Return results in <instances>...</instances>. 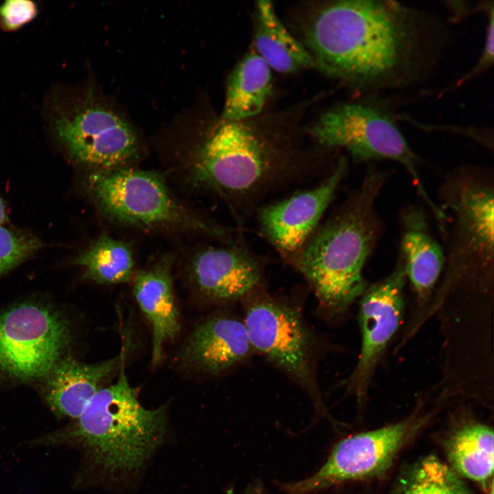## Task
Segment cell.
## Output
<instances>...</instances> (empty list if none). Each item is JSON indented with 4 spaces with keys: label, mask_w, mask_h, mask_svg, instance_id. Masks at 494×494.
<instances>
[{
    "label": "cell",
    "mask_w": 494,
    "mask_h": 494,
    "mask_svg": "<svg viewBox=\"0 0 494 494\" xmlns=\"http://www.w3.org/2000/svg\"><path fill=\"white\" fill-rule=\"evenodd\" d=\"M417 11L398 2L342 0L325 6L307 31L325 73L361 89L412 80L424 58L425 29Z\"/></svg>",
    "instance_id": "cell-1"
},
{
    "label": "cell",
    "mask_w": 494,
    "mask_h": 494,
    "mask_svg": "<svg viewBox=\"0 0 494 494\" xmlns=\"http://www.w3.org/2000/svg\"><path fill=\"white\" fill-rule=\"evenodd\" d=\"M333 162L268 138L242 121H222L198 147L189 170L192 183L227 207L244 229L269 198L292 187L318 181Z\"/></svg>",
    "instance_id": "cell-2"
},
{
    "label": "cell",
    "mask_w": 494,
    "mask_h": 494,
    "mask_svg": "<svg viewBox=\"0 0 494 494\" xmlns=\"http://www.w3.org/2000/svg\"><path fill=\"white\" fill-rule=\"evenodd\" d=\"M388 177L368 168L360 185L285 262L306 281L329 320L344 316L369 285L363 272L381 234L376 202Z\"/></svg>",
    "instance_id": "cell-3"
},
{
    "label": "cell",
    "mask_w": 494,
    "mask_h": 494,
    "mask_svg": "<svg viewBox=\"0 0 494 494\" xmlns=\"http://www.w3.org/2000/svg\"><path fill=\"white\" fill-rule=\"evenodd\" d=\"M165 406L149 410L138 399L125 373V358L117 381L99 388L74 423L30 442L34 446H69L108 475L140 468L163 439Z\"/></svg>",
    "instance_id": "cell-4"
},
{
    "label": "cell",
    "mask_w": 494,
    "mask_h": 494,
    "mask_svg": "<svg viewBox=\"0 0 494 494\" xmlns=\"http://www.w3.org/2000/svg\"><path fill=\"white\" fill-rule=\"evenodd\" d=\"M440 209L450 214L443 293L492 292L494 274V181L489 170L462 167L439 189Z\"/></svg>",
    "instance_id": "cell-5"
},
{
    "label": "cell",
    "mask_w": 494,
    "mask_h": 494,
    "mask_svg": "<svg viewBox=\"0 0 494 494\" xmlns=\"http://www.w3.org/2000/svg\"><path fill=\"white\" fill-rule=\"evenodd\" d=\"M242 319L255 353L263 357L298 386L311 399L315 414L334 424L318 379L321 342L296 305L267 288L242 303ZM336 425V423H335Z\"/></svg>",
    "instance_id": "cell-6"
},
{
    "label": "cell",
    "mask_w": 494,
    "mask_h": 494,
    "mask_svg": "<svg viewBox=\"0 0 494 494\" xmlns=\"http://www.w3.org/2000/svg\"><path fill=\"white\" fill-rule=\"evenodd\" d=\"M86 183L89 194L103 214L121 225L187 228L216 241H227L235 234V228L230 229L188 211L154 172L126 167L92 171Z\"/></svg>",
    "instance_id": "cell-7"
},
{
    "label": "cell",
    "mask_w": 494,
    "mask_h": 494,
    "mask_svg": "<svg viewBox=\"0 0 494 494\" xmlns=\"http://www.w3.org/2000/svg\"><path fill=\"white\" fill-rule=\"evenodd\" d=\"M47 115L51 134L69 157L93 171L123 168L137 154L135 132L110 109L58 92Z\"/></svg>",
    "instance_id": "cell-8"
},
{
    "label": "cell",
    "mask_w": 494,
    "mask_h": 494,
    "mask_svg": "<svg viewBox=\"0 0 494 494\" xmlns=\"http://www.w3.org/2000/svg\"><path fill=\"white\" fill-rule=\"evenodd\" d=\"M311 134L325 148H343L357 161L389 160L399 163L432 212L438 211L423 184L418 156L384 110L368 104H343L324 113Z\"/></svg>",
    "instance_id": "cell-9"
},
{
    "label": "cell",
    "mask_w": 494,
    "mask_h": 494,
    "mask_svg": "<svg viewBox=\"0 0 494 494\" xmlns=\"http://www.w3.org/2000/svg\"><path fill=\"white\" fill-rule=\"evenodd\" d=\"M70 341L66 320L47 306L21 303L0 313V373L28 381L47 377Z\"/></svg>",
    "instance_id": "cell-10"
},
{
    "label": "cell",
    "mask_w": 494,
    "mask_h": 494,
    "mask_svg": "<svg viewBox=\"0 0 494 494\" xmlns=\"http://www.w3.org/2000/svg\"><path fill=\"white\" fill-rule=\"evenodd\" d=\"M424 419L417 414L398 423L345 437L333 445L325 462L311 474L276 484L281 494H313L378 474L390 465Z\"/></svg>",
    "instance_id": "cell-11"
},
{
    "label": "cell",
    "mask_w": 494,
    "mask_h": 494,
    "mask_svg": "<svg viewBox=\"0 0 494 494\" xmlns=\"http://www.w3.org/2000/svg\"><path fill=\"white\" fill-rule=\"evenodd\" d=\"M406 283L404 266L399 257L392 272L369 284L358 299L360 352L344 385L359 403L366 397L379 362L403 320Z\"/></svg>",
    "instance_id": "cell-12"
},
{
    "label": "cell",
    "mask_w": 494,
    "mask_h": 494,
    "mask_svg": "<svg viewBox=\"0 0 494 494\" xmlns=\"http://www.w3.org/2000/svg\"><path fill=\"white\" fill-rule=\"evenodd\" d=\"M348 172L344 157L312 187L261 206L254 217L258 230L285 263L309 240Z\"/></svg>",
    "instance_id": "cell-13"
},
{
    "label": "cell",
    "mask_w": 494,
    "mask_h": 494,
    "mask_svg": "<svg viewBox=\"0 0 494 494\" xmlns=\"http://www.w3.org/2000/svg\"><path fill=\"white\" fill-rule=\"evenodd\" d=\"M266 266V259L246 241L244 229L237 228L231 240L209 245L194 255L190 277L205 301L230 305L267 288Z\"/></svg>",
    "instance_id": "cell-14"
},
{
    "label": "cell",
    "mask_w": 494,
    "mask_h": 494,
    "mask_svg": "<svg viewBox=\"0 0 494 494\" xmlns=\"http://www.w3.org/2000/svg\"><path fill=\"white\" fill-rule=\"evenodd\" d=\"M253 353L242 318L220 311L193 328L180 358L198 372L219 375L242 366Z\"/></svg>",
    "instance_id": "cell-15"
},
{
    "label": "cell",
    "mask_w": 494,
    "mask_h": 494,
    "mask_svg": "<svg viewBox=\"0 0 494 494\" xmlns=\"http://www.w3.org/2000/svg\"><path fill=\"white\" fill-rule=\"evenodd\" d=\"M399 257L407 281L419 304L431 298L445 266V251L432 235L421 209L410 207L401 213Z\"/></svg>",
    "instance_id": "cell-16"
},
{
    "label": "cell",
    "mask_w": 494,
    "mask_h": 494,
    "mask_svg": "<svg viewBox=\"0 0 494 494\" xmlns=\"http://www.w3.org/2000/svg\"><path fill=\"white\" fill-rule=\"evenodd\" d=\"M124 358V350L119 355L95 364L61 358L47 375V403L57 416L76 419L98 391L100 384L119 369Z\"/></svg>",
    "instance_id": "cell-17"
},
{
    "label": "cell",
    "mask_w": 494,
    "mask_h": 494,
    "mask_svg": "<svg viewBox=\"0 0 494 494\" xmlns=\"http://www.w3.org/2000/svg\"><path fill=\"white\" fill-rule=\"evenodd\" d=\"M170 263L164 260L134 277V298L152 327L153 366L160 363L165 343L174 340L180 328Z\"/></svg>",
    "instance_id": "cell-18"
},
{
    "label": "cell",
    "mask_w": 494,
    "mask_h": 494,
    "mask_svg": "<svg viewBox=\"0 0 494 494\" xmlns=\"http://www.w3.org/2000/svg\"><path fill=\"white\" fill-rule=\"evenodd\" d=\"M254 43L255 52L278 72L293 73L315 65L312 55L287 31L269 1L257 3Z\"/></svg>",
    "instance_id": "cell-19"
},
{
    "label": "cell",
    "mask_w": 494,
    "mask_h": 494,
    "mask_svg": "<svg viewBox=\"0 0 494 494\" xmlns=\"http://www.w3.org/2000/svg\"><path fill=\"white\" fill-rule=\"evenodd\" d=\"M271 90L270 67L255 51L247 54L229 76L222 120L242 121L259 114Z\"/></svg>",
    "instance_id": "cell-20"
},
{
    "label": "cell",
    "mask_w": 494,
    "mask_h": 494,
    "mask_svg": "<svg viewBox=\"0 0 494 494\" xmlns=\"http://www.w3.org/2000/svg\"><path fill=\"white\" fill-rule=\"evenodd\" d=\"M493 431L480 423H469L459 428L448 445V456L454 469L479 483L493 494Z\"/></svg>",
    "instance_id": "cell-21"
},
{
    "label": "cell",
    "mask_w": 494,
    "mask_h": 494,
    "mask_svg": "<svg viewBox=\"0 0 494 494\" xmlns=\"http://www.w3.org/2000/svg\"><path fill=\"white\" fill-rule=\"evenodd\" d=\"M86 278L99 284L128 282L134 271V259L130 246L108 235H102L75 258Z\"/></svg>",
    "instance_id": "cell-22"
},
{
    "label": "cell",
    "mask_w": 494,
    "mask_h": 494,
    "mask_svg": "<svg viewBox=\"0 0 494 494\" xmlns=\"http://www.w3.org/2000/svg\"><path fill=\"white\" fill-rule=\"evenodd\" d=\"M403 494H469L455 472L434 457L423 460Z\"/></svg>",
    "instance_id": "cell-23"
},
{
    "label": "cell",
    "mask_w": 494,
    "mask_h": 494,
    "mask_svg": "<svg viewBox=\"0 0 494 494\" xmlns=\"http://www.w3.org/2000/svg\"><path fill=\"white\" fill-rule=\"evenodd\" d=\"M42 246L41 241L33 235L0 225V276L30 257Z\"/></svg>",
    "instance_id": "cell-24"
},
{
    "label": "cell",
    "mask_w": 494,
    "mask_h": 494,
    "mask_svg": "<svg viewBox=\"0 0 494 494\" xmlns=\"http://www.w3.org/2000/svg\"><path fill=\"white\" fill-rule=\"evenodd\" d=\"M38 13L32 1L9 0L0 5V27L5 31L16 30L32 21Z\"/></svg>",
    "instance_id": "cell-25"
},
{
    "label": "cell",
    "mask_w": 494,
    "mask_h": 494,
    "mask_svg": "<svg viewBox=\"0 0 494 494\" xmlns=\"http://www.w3.org/2000/svg\"><path fill=\"white\" fill-rule=\"evenodd\" d=\"M489 22L487 26L486 37L485 40L484 49L482 57L480 58L478 64L473 68L470 72L463 76L458 83L460 85L462 83L471 79L484 69L489 68L493 62V8L490 11Z\"/></svg>",
    "instance_id": "cell-26"
},
{
    "label": "cell",
    "mask_w": 494,
    "mask_h": 494,
    "mask_svg": "<svg viewBox=\"0 0 494 494\" xmlns=\"http://www.w3.org/2000/svg\"><path fill=\"white\" fill-rule=\"evenodd\" d=\"M7 213L3 200L0 197V225L5 223L7 220Z\"/></svg>",
    "instance_id": "cell-27"
}]
</instances>
